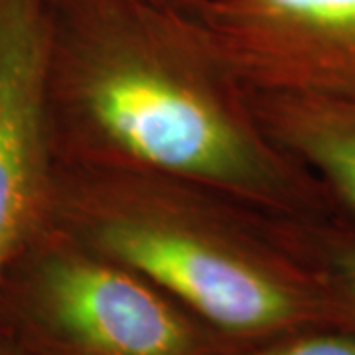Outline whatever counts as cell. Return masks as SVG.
<instances>
[{"instance_id":"cell-1","label":"cell","mask_w":355,"mask_h":355,"mask_svg":"<svg viewBox=\"0 0 355 355\" xmlns=\"http://www.w3.org/2000/svg\"><path fill=\"white\" fill-rule=\"evenodd\" d=\"M46 119L55 166L190 180L268 214H338L254 119L178 0H46Z\"/></svg>"},{"instance_id":"cell-2","label":"cell","mask_w":355,"mask_h":355,"mask_svg":"<svg viewBox=\"0 0 355 355\" xmlns=\"http://www.w3.org/2000/svg\"><path fill=\"white\" fill-rule=\"evenodd\" d=\"M46 221L150 280L229 342L349 330L298 251V219L225 191L153 172L55 166Z\"/></svg>"},{"instance_id":"cell-3","label":"cell","mask_w":355,"mask_h":355,"mask_svg":"<svg viewBox=\"0 0 355 355\" xmlns=\"http://www.w3.org/2000/svg\"><path fill=\"white\" fill-rule=\"evenodd\" d=\"M0 338L26 355H217L229 343L150 280L48 221L4 272Z\"/></svg>"},{"instance_id":"cell-4","label":"cell","mask_w":355,"mask_h":355,"mask_svg":"<svg viewBox=\"0 0 355 355\" xmlns=\"http://www.w3.org/2000/svg\"><path fill=\"white\" fill-rule=\"evenodd\" d=\"M247 91L355 95V0H178Z\"/></svg>"},{"instance_id":"cell-5","label":"cell","mask_w":355,"mask_h":355,"mask_svg":"<svg viewBox=\"0 0 355 355\" xmlns=\"http://www.w3.org/2000/svg\"><path fill=\"white\" fill-rule=\"evenodd\" d=\"M46 0H0V284L50 207Z\"/></svg>"},{"instance_id":"cell-6","label":"cell","mask_w":355,"mask_h":355,"mask_svg":"<svg viewBox=\"0 0 355 355\" xmlns=\"http://www.w3.org/2000/svg\"><path fill=\"white\" fill-rule=\"evenodd\" d=\"M245 93L266 137L355 219V95Z\"/></svg>"},{"instance_id":"cell-7","label":"cell","mask_w":355,"mask_h":355,"mask_svg":"<svg viewBox=\"0 0 355 355\" xmlns=\"http://www.w3.org/2000/svg\"><path fill=\"white\" fill-rule=\"evenodd\" d=\"M296 245L342 306L355 331V219L334 214L296 221Z\"/></svg>"},{"instance_id":"cell-8","label":"cell","mask_w":355,"mask_h":355,"mask_svg":"<svg viewBox=\"0 0 355 355\" xmlns=\"http://www.w3.org/2000/svg\"><path fill=\"white\" fill-rule=\"evenodd\" d=\"M217 355H355V331L308 328L261 342H229Z\"/></svg>"},{"instance_id":"cell-9","label":"cell","mask_w":355,"mask_h":355,"mask_svg":"<svg viewBox=\"0 0 355 355\" xmlns=\"http://www.w3.org/2000/svg\"><path fill=\"white\" fill-rule=\"evenodd\" d=\"M0 355H26L22 349H18L16 345L6 342L4 338H0Z\"/></svg>"}]
</instances>
